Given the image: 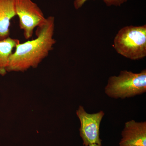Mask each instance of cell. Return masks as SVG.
Returning <instances> with one entry per match:
<instances>
[{
	"mask_svg": "<svg viewBox=\"0 0 146 146\" xmlns=\"http://www.w3.org/2000/svg\"><path fill=\"white\" fill-rule=\"evenodd\" d=\"M55 18L50 16L37 27L35 39L19 43L9 57L7 71L24 72L36 68L53 49L56 42L54 38Z\"/></svg>",
	"mask_w": 146,
	"mask_h": 146,
	"instance_id": "cell-1",
	"label": "cell"
},
{
	"mask_svg": "<svg viewBox=\"0 0 146 146\" xmlns=\"http://www.w3.org/2000/svg\"><path fill=\"white\" fill-rule=\"evenodd\" d=\"M105 93L110 98L125 99L142 95L146 92V70L140 73L121 71L118 76L108 78Z\"/></svg>",
	"mask_w": 146,
	"mask_h": 146,
	"instance_id": "cell-2",
	"label": "cell"
},
{
	"mask_svg": "<svg viewBox=\"0 0 146 146\" xmlns=\"http://www.w3.org/2000/svg\"><path fill=\"white\" fill-rule=\"evenodd\" d=\"M114 48L124 57L133 60L146 56V25L124 27L114 40Z\"/></svg>",
	"mask_w": 146,
	"mask_h": 146,
	"instance_id": "cell-3",
	"label": "cell"
},
{
	"mask_svg": "<svg viewBox=\"0 0 146 146\" xmlns=\"http://www.w3.org/2000/svg\"><path fill=\"white\" fill-rule=\"evenodd\" d=\"M16 16L19 20V27L23 31L24 37L28 39L32 37L35 28L46 20L44 13L36 3L32 0H14Z\"/></svg>",
	"mask_w": 146,
	"mask_h": 146,
	"instance_id": "cell-4",
	"label": "cell"
},
{
	"mask_svg": "<svg viewBox=\"0 0 146 146\" xmlns=\"http://www.w3.org/2000/svg\"><path fill=\"white\" fill-rule=\"evenodd\" d=\"M76 115L80 123V135L83 141L84 146H89L96 144L102 146L100 138V125L104 116L103 111L89 114L85 111L83 106H80L76 111Z\"/></svg>",
	"mask_w": 146,
	"mask_h": 146,
	"instance_id": "cell-5",
	"label": "cell"
},
{
	"mask_svg": "<svg viewBox=\"0 0 146 146\" xmlns=\"http://www.w3.org/2000/svg\"><path fill=\"white\" fill-rule=\"evenodd\" d=\"M119 146H146V122L133 120L125 123Z\"/></svg>",
	"mask_w": 146,
	"mask_h": 146,
	"instance_id": "cell-6",
	"label": "cell"
},
{
	"mask_svg": "<svg viewBox=\"0 0 146 146\" xmlns=\"http://www.w3.org/2000/svg\"><path fill=\"white\" fill-rule=\"evenodd\" d=\"M16 16L14 0H0V41L9 37L11 21Z\"/></svg>",
	"mask_w": 146,
	"mask_h": 146,
	"instance_id": "cell-7",
	"label": "cell"
},
{
	"mask_svg": "<svg viewBox=\"0 0 146 146\" xmlns=\"http://www.w3.org/2000/svg\"><path fill=\"white\" fill-rule=\"evenodd\" d=\"M20 43L18 39L10 36L0 41V75H5L7 73L9 61L13 50Z\"/></svg>",
	"mask_w": 146,
	"mask_h": 146,
	"instance_id": "cell-8",
	"label": "cell"
},
{
	"mask_svg": "<svg viewBox=\"0 0 146 146\" xmlns=\"http://www.w3.org/2000/svg\"><path fill=\"white\" fill-rule=\"evenodd\" d=\"M88 0H75L74 3V7L76 9L81 8ZM106 5L110 6L111 5H115L116 6H120L124 3L126 2L127 0H103Z\"/></svg>",
	"mask_w": 146,
	"mask_h": 146,
	"instance_id": "cell-9",
	"label": "cell"
},
{
	"mask_svg": "<svg viewBox=\"0 0 146 146\" xmlns=\"http://www.w3.org/2000/svg\"><path fill=\"white\" fill-rule=\"evenodd\" d=\"M89 146H100L99 145H98V144H91V145H89Z\"/></svg>",
	"mask_w": 146,
	"mask_h": 146,
	"instance_id": "cell-10",
	"label": "cell"
}]
</instances>
